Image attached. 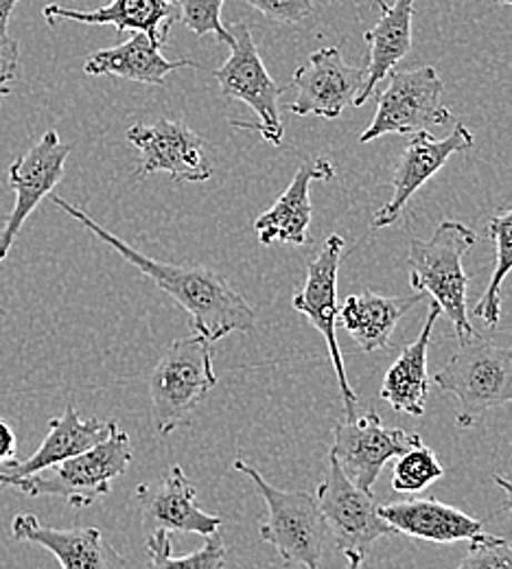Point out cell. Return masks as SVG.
<instances>
[{"label":"cell","instance_id":"3","mask_svg":"<svg viewBox=\"0 0 512 569\" xmlns=\"http://www.w3.org/2000/svg\"><path fill=\"white\" fill-rule=\"evenodd\" d=\"M218 386L213 342L200 333L175 340L149 377L151 423L160 436L189 426L195 410Z\"/></svg>","mask_w":512,"mask_h":569},{"label":"cell","instance_id":"16","mask_svg":"<svg viewBox=\"0 0 512 569\" xmlns=\"http://www.w3.org/2000/svg\"><path fill=\"white\" fill-rule=\"evenodd\" d=\"M137 498L141 501L147 537L155 532L209 537L220 530L221 517L198 506V491L178 465H173L155 487H139Z\"/></svg>","mask_w":512,"mask_h":569},{"label":"cell","instance_id":"2","mask_svg":"<svg viewBox=\"0 0 512 569\" xmlns=\"http://www.w3.org/2000/svg\"><path fill=\"white\" fill-rule=\"evenodd\" d=\"M475 243V230L455 219L440 221L430 239L410 241V284L434 298L458 340L475 336L466 311L469 277L462 268L464 254Z\"/></svg>","mask_w":512,"mask_h":569},{"label":"cell","instance_id":"1","mask_svg":"<svg viewBox=\"0 0 512 569\" xmlns=\"http://www.w3.org/2000/svg\"><path fill=\"white\" fill-rule=\"evenodd\" d=\"M51 202L64 213L71 214L83 228H88L103 243H108L112 250H117L130 266H134L158 289L171 296L189 313L193 333H200L211 342H220L221 338L230 333L254 331L257 327L254 309L237 289H232V284L228 283L218 270L202 268V266L184 268V266L160 263L139 252L137 248H132L121 237L106 230L103 226H99L90 214L83 213L64 198L51 196Z\"/></svg>","mask_w":512,"mask_h":569},{"label":"cell","instance_id":"17","mask_svg":"<svg viewBox=\"0 0 512 569\" xmlns=\"http://www.w3.org/2000/svg\"><path fill=\"white\" fill-rule=\"evenodd\" d=\"M11 535L16 541L49 550L64 569L126 568V559L97 528H47L36 515L22 512L11 519Z\"/></svg>","mask_w":512,"mask_h":569},{"label":"cell","instance_id":"10","mask_svg":"<svg viewBox=\"0 0 512 569\" xmlns=\"http://www.w3.org/2000/svg\"><path fill=\"white\" fill-rule=\"evenodd\" d=\"M344 252V239L340 234L327 237L322 243L318 257L307 266V279L302 287L293 293L292 307L302 313L313 329L324 338L329 357L340 383L347 419H355V408H358V395L349 383L347 377V366H344V356L338 342V272H340V261Z\"/></svg>","mask_w":512,"mask_h":569},{"label":"cell","instance_id":"24","mask_svg":"<svg viewBox=\"0 0 512 569\" xmlns=\"http://www.w3.org/2000/svg\"><path fill=\"white\" fill-rule=\"evenodd\" d=\"M421 300V291L414 296H381L368 289L349 296L338 316L360 349L374 353L388 349L399 320Z\"/></svg>","mask_w":512,"mask_h":569},{"label":"cell","instance_id":"9","mask_svg":"<svg viewBox=\"0 0 512 569\" xmlns=\"http://www.w3.org/2000/svg\"><path fill=\"white\" fill-rule=\"evenodd\" d=\"M442 90L444 83L434 67L390 72L385 90L377 94V114L360 142L388 134H419L451 123L453 114L442 106Z\"/></svg>","mask_w":512,"mask_h":569},{"label":"cell","instance_id":"4","mask_svg":"<svg viewBox=\"0 0 512 569\" xmlns=\"http://www.w3.org/2000/svg\"><path fill=\"white\" fill-rule=\"evenodd\" d=\"M434 383L458 399L455 423L469 429L486 412L512 406V349L482 336L460 340L455 353L434 375Z\"/></svg>","mask_w":512,"mask_h":569},{"label":"cell","instance_id":"22","mask_svg":"<svg viewBox=\"0 0 512 569\" xmlns=\"http://www.w3.org/2000/svg\"><path fill=\"white\" fill-rule=\"evenodd\" d=\"M442 316L439 305H430V313L419 338L408 345L396 361L385 372L379 397L394 410L410 417H423L430 395V375H428V351L432 342L434 325Z\"/></svg>","mask_w":512,"mask_h":569},{"label":"cell","instance_id":"14","mask_svg":"<svg viewBox=\"0 0 512 569\" xmlns=\"http://www.w3.org/2000/svg\"><path fill=\"white\" fill-rule=\"evenodd\" d=\"M367 77V67L347 64L340 47H324L293 72L295 99L290 103L295 117L338 119L353 106Z\"/></svg>","mask_w":512,"mask_h":569},{"label":"cell","instance_id":"5","mask_svg":"<svg viewBox=\"0 0 512 569\" xmlns=\"http://www.w3.org/2000/svg\"><path fill=\"white\" fill-rule=\"evenodd\" d=\"M234 469L254 482L268 506V517L259 528L261 539L270 543L290 568H320L329 532L318 499L304 491L272 487L245 460H234Z\"/></svg>","mask_w":512,"mask_h":569},{"label":"cell","instance_id":"7","mask_svg":"<svg viewBox=\"0 0 512 569\" xmlns=\"http://www.w3.org/2000/svg\"><path fill=\"white\" fill-rule=\"evenodd\" d=\"M315 499L322 510L327 532L338 552L347 559L349 568H360L379 539L399 535L381 517L372 491L360 489L331 453Z\"/></svg>","mask_w":512,"mask_h":569},{"label":"cell","instance_id":"31","mask_svg":"<svg viewBox=\"0 0 512 569\" xmlns=\"http://www.w3.org/2000/svg\"><path fill=\"white\" fill-rule=\"evenodd\" d=\"M20 0H0V106L11 94L18 79L20 44L9 33V18Z\"/></svg>","mask_w":512,"mask_h":569},{"label":"cell","instance_id":"32","mask_svg":"<svg viewBox=\"0 0 512 569\" xmlns=\"http://www.w3.org/2000/svg\"><path fill=\"white\" fill-rule=\"evenodd\" d=\"M245 2L279 24H298L315 11V0H245Z\"/></svg>","mask_w":512,"mask_h":569},{"label":"cell","instance_id":"15","mask_svg":"<svg viewBox=\"0 0 512 569\" xmlns=\"http://www.w3.org/2000/svg\"><path fill=\"white\" fill-rule=\"evenodd\" d=\"M475 144L473 132L464 123H455V128L444 139H432L430 132H419L403 149L394 178H392V198L385 202L374 217L372 228H385L399 219L412 196L428 184L453 153L466 151Z\"/></svg>","mask_w":512,"mask_h":569},{"label":"cell","instance_id":"30","mask_svg":"<svg viewBox=\"0 0 512 569\" xmlns=\"http://www.w3.org/2000/svg\"><path fill=\"white\" fill-rule=\"evenodd\" d=\"M460 569H512V546L502 537L478 532L469 539V550L460 561Z\"/></svg>","mask_w":512,"mask_h":569},{"label":"cell","instance_id":"18","mask_svg":"<svg viewBox=\"0 0 512 569\" xmlns=\"http://www.w3.org/2000/svg\"><path fill=\"white\" fill-rule=\"evenodd\" d=\"M335 178V167L329 158H315L298 167L295 176L285 193L274 202L272 209L259 214L254 221V232L263 246L288 243L307 246L311 226V196L313 182H329Z\"/></svg>","mask_w":512,"mask_h":569},{"label":"cell","instance_id":"33","mask_svg":"<svg viewBox=\"0 0 512 569\" xmlns=\"http://www.w3.org/2000/svg\"><path fill=\"white\" fill-rule=\"evenodd\" d=\"M16 449L18 440L13 427L0 419V462H11L16 458Z\"/></svg>","mask_w":512,"mask_h":569},{"label":"cell","instance_id":"28","mask_svg":"<svg viewBox=\"0 0 512 569\" xmlns=\"http://www.w3.org/2000/svg\"><path fill=\"white\" fill-rule=\"evenodd\" d=\"M444 478V467L428 445H416L399 456L392 473V489L396 493H421Z\"/></svg>","mask_w":512,"mask_h":569},{"label":"cell","instance_id":"34","mask_svg":"<svg viewBox=\"0 0 512 569\" xmlns=\"http://www.w3.org/2000/svg\"><path fill=\"white\" fill-rule=\"evenodd\" d=\"M493 482L506 493V499H504V512L509 515V519L512 521V480L504 478V476H495Z\"/></svg>","mask_w":512,"mask_h":569},{"label":"cell","instance_id":"23","mask_svg":"<svg viewBox=\"0 0 512 569\" xmlns=\"http://www.w3.org/2000/svg\"><path fill=\"white\" fill-rule=\"evenodd\" d=\"M160 47V42H155L143 31H134L128 42L92 53L83 64V72L92 77L108 74L149 86H162L169 72L200 69V64L193 60H167Z\"/></svg>","mask_w":512,"mask_h":569},{"label":"cell","instance_id":"21","mask_svg":"<svg viewBox=\"0 0 512 569\" xmlns=\"http://www.w3.org/2000/svg\"><path fill=\"white\" fill-rule=\"evenodd\" d=\"M379 512L399 535L432 543L469 541L482 532V521L434 498L385 503Z\"/></svg>","mask_w":512,"mask_h":569},{"label":"cell","instance_id":"27","mask_svg":"<svg viewBox=\"0 0 512 569\" xmlns=\"http://www.w3.org/2000/svg\"><path fill=\"white\" fill-rule=\"evenodd\" d=\"M145 543L151 568L221 569L225 566V546H223L220 530L209 535L202 550H198L189 557H173V546H171L169 532L149 535Z\"/></svg>","mask_w":512,"mask_h":569},{"label":"cell","instance_id":"35","mask_svg":"<svg viewBox=\"0 0 512 569\" xmlns=\"http://www.w3.org/2000/svg\"><path fill=\"white\" fill-rule=\"evenodd\" d=\"M0 487H16L18 491H22V493L27 496L29 482H27V478H13V476H9V473L0 471Z\"/></svg>","mask_w":512,"mask_h":569},{"label":"cell","instance_id":"26","mask_svg":"<svg viewBox=\"0 0 512 569\" xmlns=\"http://www.w3.org/2000/svg\"><path fill=\"white\" fill-rule=\"evenodd\" d=\"M489 237L495 241V268H493L489 287L478 300L473 313L493 329L500 322V313H502L500 289L504 279L512 272V207L509 211L495 214L491 219Z\"/></svg>","mask_w":512,"mask_h":569},{"label":"cell","instance_id":"20","mask_svg":"<svg viewBox=\"0 0 512 569\" xmlns=\"http://www.w3.org/2000/svg\"><path fill=\"white\" fill-rule=\"evenodd\" d=\"M44 18L51 27L58 18H64L83 24H110L119 33L143 31L155 42L164 44L169 40L171 27L180 20V9L175 0H112L110 4L90 11L47 4Z\"/></svg>","mask_w":512,"mask_h":569},{"label":"cell","instance_id":"36","mask_svg":"<svg viewBox=\"0 0 512 569\" xmlns=\"http://www.w3.org/2000/svg\"><path fill=\"white\" fill-rule=\"evenodd\" d=\"M498 4H506V7H512V0H495Z\"/></svg>","mask_w":512,"mask_h":569},{"label":"cell","instance_id":"6","mask_svg":"<svg viewBox=\"0 0 512 569\" xmlns=\"http://www.w3.org/2000/svg\"><path fill=\"white\" fill-rule=\"evenodd\" d=\"M134 460L128 431L110 421V433L73 458L27 476L29 498H62L74 508H86L112 491Z\"/></svg>","mask_w":512,"mask_h":569},{"label":"cell","instance_id":"19","mask_svg":"<svg viewBox=\"0 0 512 569\" xmlns=\"http://www.w3.org/2000/svg\"><path fill=\"white\" fill-rule=\"evenodd\" d=\"M381 16L372 29L364 33L368 44L367 77L353 101V106H364L372 97L377 83L385 79L394 67L412 49V22H414V2L416 0H372Z\"/></svg>","mask_w":512,"mask_h":569},{"label":"cell","instance_id":"13","mask_svg":"<svg viewBox=\"0 0 512 569\" xmlns=\"http://www.w3.org/2000/svg\"><path fill=\"white\" fill-rule=\"evenodd\" d=\"M335 445L331 456L340 462L342 471L364 491H372L383 467L421 445L419 433H410L401 427H385L374 408L362 419H347L333 429Z\"/></svg>","mask_w":512,"mask_h":569},{"label":"cell","instance_id":"25","mask_svg":"<svg viewBox=\"0 0 512 569\" xmlns=\"http://www.w3.org/2000/svg\"><path fill=\"white\" fill-rule=\"evenodd\" d=\"M110 433V423L97 419H81L74 406H67L62 417L49 421V433L38 447V451L22 462H7V471L13 478H27L47 467L64 462L77 453L94 447Z\"/></svg>","mask_w":512,"mask_h":569},{"label":"cell","instance_id":"12","mask_svg":"<svg viewBox=\"0 0 512 569\" xmlns=\"http://www.w3.org/2000/svg\"><path fill=\"white\" fill-rule=\"evenodd\" d=\"M69 156L71 144L62 142L56 130H49L27 153L9 164V187L16 193V204L0 230V263L7 259L29 214L53 193V189L67 176Z\"/></svg>","mask_w":512,"mask_h":569},{"label":"cell","instance_id":"29","mask_svg":"<svg viewBox=\"0 0 512 569\" xmlns=\"http://www.w3.org/2000/svg\"><path fill=\"white\" fill-rule=\"evenodd\" d=\"M180 9V20L198 36L215 33L221 44L232 42L230 29L223 27L221 22V7L223 0H175Z\"/></svg>","mask_w":512,"mask_h":569},{"label":"cell","instance_id":"8","mask_svg":"<svg viewBox=\"0 0 512 569\" xmlns=\"http://www.w3.org/2000/svg\"><path fill=\"white\" fill-rule=\"evenodd\" d=\"M232 42L230 56L218 71L213 72L220 83L221 94L228 101H243L254 114L257 123H239L234 121V128L254 130L261 134V139L274 147L283 144V121H281V108L279 99L283 94V88L270 77L265 69L259 49L254 44L250 27L239 20L230 24Z\"/></svg>","mask_w":512,"mask_h":569},{"label":"cell","instance_id":"11","mask_svg":"<svg viewBox=\"0 0 512 569\" xmlns=\"http://www.w3.org/2000/svg\"><path fill=\"white\" fill-rule=\"evenodd\" d=\"M128 141L141 151L137 178L169 173L173 184H200L213 178V162L204 139L182 121L160 119L151 126L137 123L128 130Z\"/></svg>","mask_w":512,"mask_h":569}]
</instances>
